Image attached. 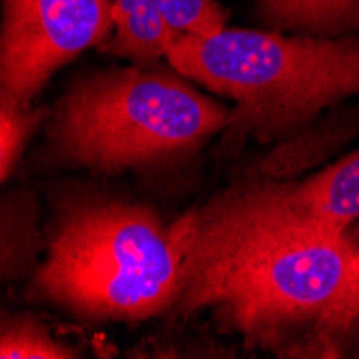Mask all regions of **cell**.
Segmentation results:
<instances>
[{"label":"cell","mask_w":359,"mask_h":359,"mask_svg":"<svg viewBox=\"0 0 359 359\" xmlns=\"http://www.w3.org/2000/svg\"><path fill=\"white\" fill-rule=\"evenodd\" d=\"M183 260L181 314L211 310L250 346L284 357H327L342 336L355 235L306 224L273 181L239 183L170 224Z\"/></svg>","instance_id":"cell-1"},{"label":"cell","mask_w":359,"mask_h":359,"mask_svg":"<svg viewBox=\"0 0 359 359\" xmlns=\"http://www.w3.org/2000/svg\"><path fill=\"white\" fill-rule=\"evenodd\" d=\"M172 67L235 102L233 140L269 142L299 132L316 114L359 95V37H320L224 28L213 37H177Z\"/></svg>","instance_id":"cell-2"},{"label":"cell","mask_w":359,"mask_h":359,"mask_svg":"<svg viewBox=\"0 0 359 359\" xmlns=\"http://www.w3.org/2000/svg\"><path fill=\"white\" fill-rule=\"evenodd\" d=\"M231 125V110L164 69L123 67L80 78L56 104L50 166L123 172L164 166Z\"/></svg>","instance_id":"cell-3"},{"label":"cell","mask_w":359,"mask_h":359,"mask_svg":"<svg viewBox=\"0 0 359 359\" xmlns=\"http://www.w3.org/2000/svg\"><path fill=\"white\" fill-rule=\"evenodd\" d=\"M181 282V252L153 209L80 198L62 205L32 292L84 320H142L170 308Z\"/></svg>","instance_id":"cell-4"},{"label":"cell","mask_w":359,"mask_h":359,"mask_svg":"<svg viewBox=\"0 0 359 359\" xmlns=\"http://www.w3.org/2000/svg\"><path fill=\"white\" fill-rule=\"evenodd\" d=\"M112 24L110 0H5L3 97L30 106L52 74L104 41Z\"/></svg>","instance_id":"cell-5"},{"label":"cell","mask_w":359,"mask_h":359,"mask_svg":"<svg viewBox=\"0 0 359 359\" xmlns=\"http://www.w3.org/2000/svg\"><path fill=\"white\" fill-rule=\"evenodd\" d=\"M273 183L284 209L299 222L351 228L359 219V151L304 183Z\"/></svg>","instance_id":"cell-6"},{"label":"cell","mask_w":359,"mask_h":359,"mask_svg":"<svg viewBox=\"0 0 359 359\" xmlns=\"http://www.w3.org/2000/svg\"><path fill=\"white\" fill-rule=\"evenodd\" d=\"M114 26L116 35L106 50L136 62L168 56L177 39L161 15L157 0H114Z\"/></svg>","instance_id":"cell-7"},{"label":"cell","mask_w":359,"mask_h":359,"mask_svg":"<svg viewBox=\"0 0 359 359\" xmlns=\"http://www.w3.org/2000/svg\"><path fill=\"white\" fill-rule=\"evenodd\" d=\"M258 11L276 28L320 37L359 30V0H258Z\"/></svg>","instance_id":"cell-8"},{"label":"cell","mask_w":359,"mask_h":359,"mask_svg":"<svg viewBox=\"0 0 359 359\" xmlns=\"http://www.w3.org/2000/svg\"><path fill=\"white\" fill-rule=\"evenodd\" d=\"M0 357L3 359H67L74 351L52 340L48 330L35 318L13 316L3 323L0 334Z\"/></svg>","instance_id":"cell-9"},{"label":"cell","mask_w":359,"mask_h":359,"mask_svg":"<svg viewBox=\"0 0 359 359\" xmlns=\"http://www.w3.org/2000/svg\"><path fill=\"white\" fill-rule=\"evenodd\" d=\"M157 7L177 37H213L226 28L215 0H157Z\"/></svg>","instance_id":"cell-10"},{"label":"cell","mask_w":359,"mask_h":359,"mask_svg":"<svg viewBox=\"0 0 359 359\" xmlns=\"http://www.w3.org/2000/svg\"><path fill=\"white\" fill-rule=\"evenodd\" d=\"M41 121L39 110H30V106L15 104L0 97V177L9 179L18 159Z\"/></svg>","instance_id":"cell-11"},{"label":"cell","mask_w":359,"mask_h":359,"mask_svg":"<svg viewBox=\"0 0 359 359\" xmlns=\"http://www.w3.org/2000/svg\"><path fill=\"white\" fill-rule=\"evenodd\" d=\"M355 260H353V273H351V284L346 290V299L342 306L340 314V327L346 334L355 323H359V228L355 231Z\"/></svg>","instance_id":"cell-12"}]
</instances>
